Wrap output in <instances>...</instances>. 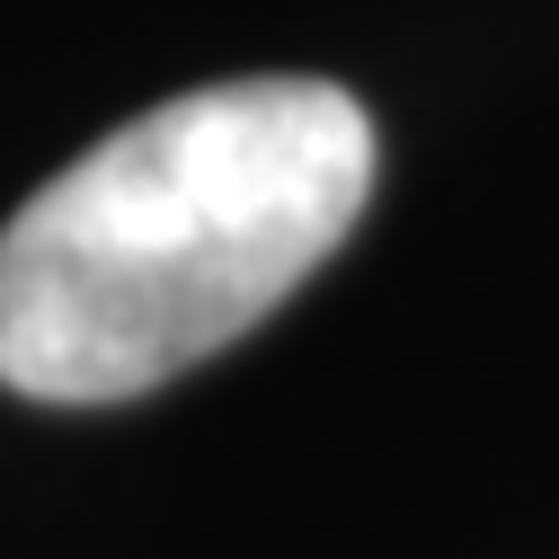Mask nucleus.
Wrapping results in <instances>:
<instances>
[{"label": "nucleus", "mask_w": 559, "mask_h": 559, "mask_svg": "<svg viewBox=\"0 0 559 559\" xmlns=\"http://www.w3.org/2000/svg\"><path fill=\"white\" fill-rule=\"evenodd\" d=\"M373 116L337 81H214L116 124L0 231V382L143 400L258 329L356 231Z\"/></svg>", "instance_id": "nucleus-1"}]
</instances>
